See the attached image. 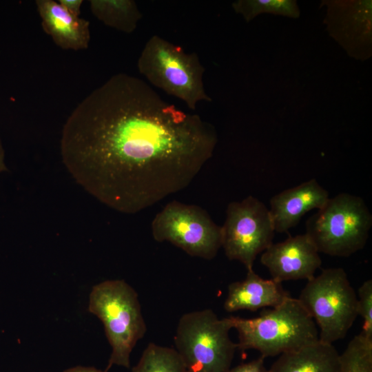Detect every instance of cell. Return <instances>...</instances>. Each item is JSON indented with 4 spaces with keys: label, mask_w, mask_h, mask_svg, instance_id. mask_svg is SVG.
<instances>
[{
    "label": "cell",
    "mask_w": 372,
    "mask_h": 372,
    "mask_svg": "<svg viewBox=\"0 0 372 372\" xmlns=\"http://www.w3.org/2000/svg\"><path fill=\"white\" fill-rule=\"evenodd\" d=\"M214 127L168 103L143 80L112 75L65 122L62 162L105 205L136 214L187 187L214 153Z\"/></svg>",
    "instance_id": "obj_1"
},
{
    "label": "cell",
    "mask_w": 372,
    "mask_h": 372,
    "mask_svg": "<svg viewBox=\"0 0 372 372\" xmlns=\"http://www.w3.org/2000/svg\"><path fill=\"white\" fill-rule=\"evenodd\" d=\"M238 333L237 348L254 349L264 358L280 355L319 340L317 326L298 298L264 309L255 318L231 316Z\"/></svg>",
    "instance_id": "obj_2"
},
{
    "label": "cell",
    "mask_w": 372,
    "mask_h": 372,
    "mask_svg": "<svg viewBox=\"0 0 372 372\" xmlns=\"http://www.w3.org/2000/svg\"><path fill=\"white\" fill-rule=\"evenodd\" d=\"M87 309L103 323L112 348L105 370L129 369L132 350L147 331L136 291L124 280H104L92 287Z\"/></svg>",
    "instance_id": "obj_3"
},
{
    "label": "cell",
    "mask_w": 372,
    "mask_h": 372,
    "mask_svg": "<svg viewBox=\"0 0 372 372\" xmlns=\"http://www.w3.org/2000/svg\"><path fill=\"white\" fill-rule=\"evenodd\" d=\"M137 68L151 85L181 100L192 110L200 101H212L205 89V70L198 54L187 53L160 36L153 35L147 41Z\"/></svg>",
    "instance_id": "obj_4"
},
{
    "label": "cell",
    "mask_w": 372,
    "mask_h": 372,
    "mask_svg": "<svg viewBox=\"0 0 372 372\" xmlns=\"http://www.w3.org/2000/svg\"><path fill=\"white\" fill-rule=\"evenodd\" d=\"M371 226L372 214L363 198L340 193L309 218L305 234L319 253L349 257L364 247Z\"/></svg>",
    "instance_id": "obj_5"
},
{
    "label": "cell",
    "mask_w": 372,
    "mask_h": 372,
    "mask_svg": "<svg viewBox=\"0 0 372 372\" xmlns=\"http://www.w3.org/2000/svg\"><path fill=\"white\" fill-rule=\"evenodd\" d=\"M231 329V316L219 318L211 309L182 315L174 342L188 371L227 372L238 349L229 337Z\"/></svg>",
    "instance_id": "obj_6"
},
{
    "label": "cell",
    "mask_w": 372,
    "mask_h": 372,
    "mask_svg": "<svg viewBox=\"0 0 372 372\" xmlns=\"http://www.w3.org/2000/svg\"><path fill=\"white\" fill-rule=\"evenodd\" d=\"M298 299L314 320L323 342L333 344L345 338L358 316L357 293L341 267L322 269L307 280Z\"/></svg>",
    "instance_id": "obj_7"
},
{
    "label": "cell",
    "mask_w": 372,
    "mask_h": 372,
    "mask_svg": "<svg viewBox=\"0 0 372 372\" xmlns=\"http://www.w3.org/2000/svg\"><path fill=\"white\" fill-rule=\"evenodd\" d=\"M157 242L167 241L193 257L211 260L222 247L221 226L202 207L173 200L152 222Z\"/></svg>",
    "instance_id": "obj_8"
},
{
    "label": "cell",
    "mask_w": 372,
    "mask_h": 372,
    "mask_svg": "<svg viewBox=\"0 0 372 372\" xmlns=\"http://www.w3.org/2000/svg\"><path fill=\"white\" fill-rule=\"evenodd\" d=\"M221 231L225 256L241 262L247 271L253 269L258 255L273 243L275 230L269 209L252 196L229 203Z\"/></svg>",
    "instance_id": "obj_9"
},
{
    "label": "cell",
    "mask_w": 372,
    "mask_h": 372,
    "mask_svg": "<svg viewBox=\"0 0 372 372\" xmlns=\"http://www.w3.org/2000/svg\"><path fill=\"white\" fill-rule=\"evenodd\" d=\"M324 23L330 37L351 57L364 61L371 56V1H323Z\"/></svg>",
    "instance_id": "obj_10"
},
{
    "label": "cell",
    "mask_w": 372,
    "mask_h": 372,
    "mask_svg": "<svg viewBox=\"0 0 372 372\" xmlns=\"http://www.w3.org/2000/svg\"><path fill=\"white\" fill-rule=\"evenodd\" d=\"M320 253L306 234L289 236L272 243L260 257L271 279L284 281L310 280L322 265Z\"/></svg>",
    "instance_id": "obj_11"
},
{
    "label": "cell",
    "mask_w": 372,
    "mask_h": 372,
    "mask_svg": "<svg viewBox=\"0 0 372 372\" xmlns=\"http://www.w3.org/2000/svg\"><path fill=\"white\" fill-rule=\"evenodd\" d=\"M329 198L328 192L315 178L285 189L270 199L269 212L274 230L287 232L308 211L320 209Z\"/></svg>",
    "instance_id": "obj_12"
},
{
    "label": "cell",
    "mask_w": 372,
    "mask_h": 372,
    "mask_svg": "<svg viewBox=\"0 0 372 372\" xmlns=\"http://www.w3.org/2000/svg\"><path fill=\"white\" fill-rule=\"evenodd\" d=\"M291 296L282 283L273 279H264L254 269L248 270L245 278L228 286L224 309L229 313L239 310L256 311L276 307Z\"/></svg>",
    "instance_id": "obj_13"
},
{
    "label": "cell",
    "mask_w": 372,
    "mask_h": 372,
    "mask_svg": "<svg viewBox=\"0 0 372 372\" xmlns=\"http://www.w3.org/2000/svg\"><path fill=\"white\" fill-rule=\"evenodd\" d=\"M35 3L43 30L57 46L72 50L87 48L90 41L87 20L74 16L54 0H37Z\"/></svg>",
    "instance_id": "obj_14"
},
{
    "label": "cell",
    "mask_w": 372,
    "mask_h": 372,
    "mask_svg": "<svg viewBox=\"0 0 372 372\" xmlns=\"http://www.w3.org/2000/svg\"><path fill=\"white\" fill-rule=\"evenodd\" d=\"M340 354L333 344L318 340L284 353L267 372H340Z\"/></svg>",
    "instance_id": "obj_15"
},
{
    "label": "cell",
    "mask_w": 372,
    "mask_h": 372,
    "mask_svg": "<svg viewBox=\"0 0 372 372\" xmlns=\"http://www.w3.org/2000/svg\"><path fill=\"white\" fill-rule=\"evenodd\" d=\"M92 14L105 25L124 33L133 32L143 14L133 0H91Z\"/></svg>",
    "instance_id": "obj_16"
},
{
    "label": "cell",
    "mask_w": 372,
    "mask_h": 372,
    "mask_svg": "<svg viewBox=\"0 0 372 372\" xmlns=\"http://www.w3.org/2000/svg\"><path fill=\"white\" fill-rule=\"evenodd\" d=\"M131 372H189L175 348L149 342Z\"/></svg>",
    "instance_id": "obj_17"
},
{
    "label": "cell",
    "mask_w": 372,
    "mask_h": 372,
    "mask_svg": "<svg viewBox=\"0 0 372 372\" xmlns=\"http://www.w3.org/2000/svg\"><path fill=\"white\" fill-rule=\"evenodd\" d=\"M234 10L249 22L262 13L298 18L300 12L295 0H238L232 3Z\"/></svg>",
    "instance_id": "obj_18"
},
{
    "label": "cell",
    "mask_w": 372,
    "mask_h": 372,
    "mask_svg": "<svg viewBox=\"0 0 372 372\" xmlns=\"http://www.w3.org/2000/svg\"><path fill=\"white\" fill-rule=\"evenodd\" d=\"M340 372H372V340L360 333L340 354Z\"/></svg>",
    "instance_id": "obj_19"
},
{
    "label": "cell",
    "mask_w": 372,
    "mask_h": 372,
    "mask_svg": "<svg viewBox=\"0 0 372 372\" xmlns=\"http://www.w3.org/2000/svg\"><path fill=\"white\" fill-rule=\"evenodd\" d=\"M357 312L363 321L360 333L372 340V280L364 281L358 289Z\"/></svg>",
    "instance_id": "obj_20"
},
{
    "label": "cell",
    "mask_w": 372,
    "mask_h": 372,
    "mask_svg": "<svg viewBox=\"0 0 372 372\" xmlns=\"http://www.w3.org/2000/svg\"><path fill=\"white\" fill-rule=\"evenodd\" d=\"M265 359L260 355L255 360L231 368L227 372H267L268 369L265 366Z\"/></svg>",
    "instance_id": "obj_21"
},
{
    "label": "cell",
    "mask_w": 372,
    "mask_h": 372,
    "mask_svg": "<svg viewBox=\"0 0 372 372\" xmlns=\"http://www.w3.org/2000/svg\"><path fill=\"white\" fill-rule=\"evenodd\" d=\"M58 2L74 16H80L82 0H59Z\"/></svg>",
    "instance_id": "obj_22"
},
{
    "label": "cell",
    "mask_w": 372,
    "mask_h": 372,
    "mask_svg": "<svg viewBox=\"0 0 372 372\" xmlns=\"http://www.w3.org/2000/svg\"><path fill=\"white\" fill-rule=\"evenodd\" d=\"M63 372H107L94 366H75L64 370Z\"/></svg>",
    "instance_id": "obj_23"
},
{
    "label": "cell",
    "mask_w": 372,
    "mask_h": 372,
    "mask_svg": "<svg viewBox=\"0 0 372 372\" xmlns=\"http://www.w3.org/2000/svg\"><path fill=\"white\" fill-rule=\"evenodd\" d=\"M8 167L5 161V152L0 139V174L6 172Z\"/></svg>",
    "instance_id": "obj_24"
}]
</instances>
